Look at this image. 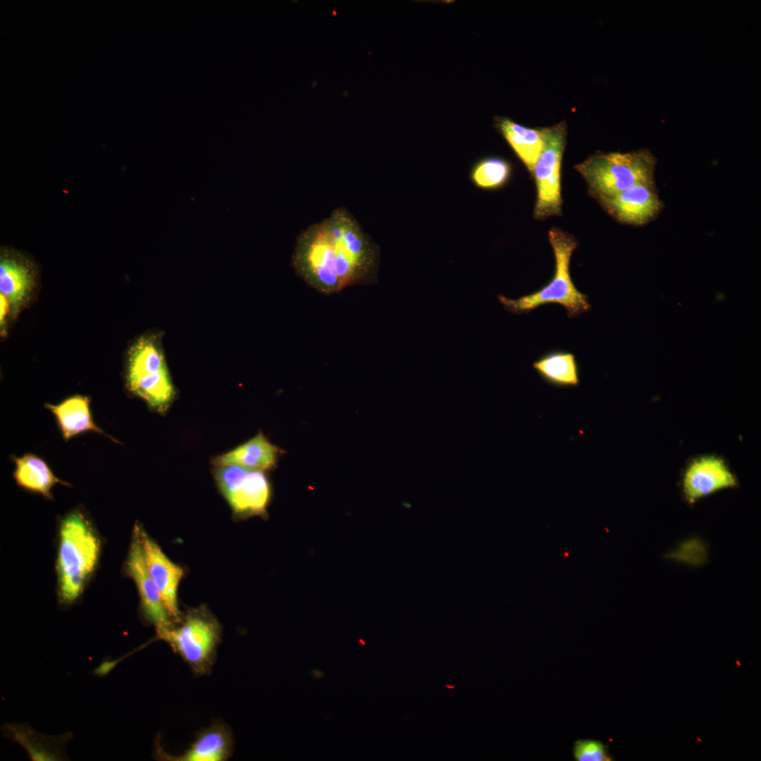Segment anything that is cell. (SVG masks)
<instances>
[{
    "label": "cell",
    "instance_id": "cell-1",
    "mask_svg": "<svg viewBox=\"0 0 761 761\" xmlns=\"http://www.w3.org/2000/svg\"><path fill=\"white\" fill-rule=\"evenodd\" d=\"M380 247L345 207L314 223L297 235L291 266L317 292L333 295L356 285L378 282Z\"/></svg>",
    "mask_w": 761,
    "mask_h": 761
},
{
    "label": "cell",
    "instance_id": "cell-2",
    "mask_svg": "<svg viewBox=\"0 0 761 761\" xmlns=\"http://www.w3.org/2000/svg\"><path fill=\"white\" fill-rule=\"evenodd\" d=\"M56 571L58 597L69 605L81 595L99 562L101 542L90 521L81 509H74L61 520Z\"/></svg>",
    "mask_w": 761,
    "mask_h": 761
},
{
    "label": "cell",
    "instance_id": "cell-3",
    "mask_svg": "<svg viewBox=\"0 0 761 761\" xmlns=\"http://www.w3.org/2000/svg\"><path fill=\"white\" fill-rule=\"evenodd\" d=\"M161 331L145 332L129 345L123 378L127 391L151 410L163 414L177 395L162 343Z\"/></svg>",
    "mask_w": 761,
    "mask_h": 761
},
{
    "label": "cell",
    "instance_id": "cell-4",
    "mask_svg": "<svg viewBox=\"0 0 761 761\" xmlns=\"http://www.w3.org/2000/svg\"><path fill=\"white\" fill-rule=\"evenodd\" d=\"M548 239L555 256L552 277L541 288L517 299L499 295L497 299L506 311L521 315L540 306L553 304L562 305L571 318L590 310L588 297L576 288L570 274L571 257L579 246L578 241L571 235L556 228L549 230Z\"/></svg>",
    "mask_w": 761,
    "mask_h": 761
},
{
    "label": "cell",
    "instance_id": "cell-5",
    "mask_svg": "<svg viewBox=\"0 0 761 761\" xmlns=\"http://www.w3.org/2000/svg\"><path fill=\"white\" fill-rule=\"evenodd\" d=\"M655 159L648 150L600 153L575 166L598 200L608 198L640 183L652 182Z\"/></svg>",
    "mask_w": 761,
    "mask_h": 761
},
{
    "label": "cell",
    "instance_id": "cell-6",
    "mask_svg": "<svg viewBox=\"0 0 761 761\" xmlns=\"http://www.w3.org/2000/svg\"><path fill=\"white\" fill-rule=\"evenodd\" d=\"M221 634L217 619L205 607H199L189 610L178 626L159 639L166 641L195 675L202 676L211 670Z\"/></svg>",
    "mask_w": 761,
    "mask_h": 761
},
{
    "label": "cell",
    "instance_id": "cell-7",
    "mask_svg": "<svg viewBox=\"0 0 761 761\" xmlns=\"http://www.w3.org/2000/svg\"><path fill=\"white\" fill-rule=\"evenodd\" d=\"M540 130L543 148L532 173L537 192L533 216L538 220L562 214L561 163L566 142L564 122Z\"/></svg>",
    "mask_w": 761,
    "mask_h": 761
},
{
    "label": "cell",
    "instance_id": "cell-8",
    "mask_svg": "<svg viewBox=\"0 0 761 761\" xmlns=\"http://www.w3.org/2000/svg\"><path fill=\"white\" fill-rule=\"evenodd\" d=\"M214 478L235 515L246 517L266 512L271 490L264 471L219 465L214 470Z\"/></svg>",
    "mask_w": 761,
    "mask_h": 761
},
{
    "label": "cell",
    "instance_id": "cell-9",
    "mask_svg": "<svg viewBox=\"0 0 761 761\" xmlns=\"http://www.w3.org/2000/svg\"><path fill=\"white\" fill-rule=\"evenodd\" d=\"M126 571L137 589L143 616L154 626L159 639L175 624L164 606L156 585L147 571L140 538L135 528L126 560Z\"/></svg>",
    "mask_w": 761,
    "mask_h": 761
},
{
    "label": "cell",
    "instance_id": "cell-10",
    "mask_svg": "<svg viewBox=\"0 0 761 761\" xmlns=\"http://www.w3.org/2000/svg\"><path fill=\"white\" fill-rule=\"evenodd\" d=\"M135 528L140 538L147 571L160 592L171 619L174 623H179L182 614L178 607V590L183 576V569L165 555L140 525H135Z\"/></svg>",
    "mask_w": 761,
    "mask_h": 761
},
{
    "label": "cell",
    "instance_id": "cell-11",
    "mask_svg": "<svg viewBox=\"0 0 761 761\" xmlns=\"http://www.w3.org/2000/svg\"><path fill=\"white\" fill-rule=\"evenodd\" d=\"M737 485V478L724 460L714 455L694 459L687 466L681 480L682 494L690 505L721 490Z\"/></svg>",
    "mask_w": 761,
    "mask_h": 761
},
{
    "label": "cell",
    "instance_id": "cell-12",
    "mask_svg": "<svg viewBox=\"0 0 761 761\" xmlns=\"http://www.w3.org/2000/svg\"><path fill=\"white\" fill-rule=\"evenodd\" d=\"M35 288L36 273L32 264L17 252L1 251L0 294L9 302L11 319L30 303Z\"/></svg>",
    "mask_w": 761,
    "mask_h": 761
},
{
    "label": "cell",
    "instance_id": "cell-13",
    "mask_svg": "<svg viewBox=\"0 0 761 761\" xmlns=\"http://www.w3.org/2000/svg\"><path fill=\"white\" fill-rule=\"evenodd\" d=\"M652 184V182L640 183L617 195L598 201L618 221L641 225L654 217L662 207Z\"/></svg>",
    "mask_w": 761,
    "mask_h": 761
},
{
    "label": "cell",
    "instance_id": "cell-14",
    "mask_svg": "<svg viewBox=\"0 0 761 761\" xmlns=\"http://www.w3.org/2000/svg\"><path fill=\"white\" fill-rule=\"evenodd\" d=\"M157 757L168 761H225L233 750V738L229 728L216 722L201 731L183 753L172 755L156 746Z\"/></svg>",
    "mask_w": 761,
    "mask_h": 761
},
{
    "label": "cell",
    "instance_id": "cell-15",
    "mask_svg": "<svg viewBox=\"0 0 761 761\" xmlns=\"http://www.w3.org/2000/svg\"><path fill=\"white\" fill-rule=\"evenodd\" d=\"M44 407L55 417L66 441L86 432H94L117 442L96 424L90 409V400L87 396L75 395L58 404L47 403Z\"/></svg>",
    "mask_w": 761,
    "mask_h": 761
},
{
    "label": "cell",
    "instance_id": "cell-16",
    "mask_svg": "<svg viewBox=\"0 0 761 761\" xmlns=\"http://www.w3.org/2000/svg\"><path fill=\"white\" fill-rule=\"evenodd\" d=\"M281 450L259 433L247 442L214 459L216 466L237 465L244 468L268 471L276 467Z\"/></svg>",
    "mask_w": 761,
    "mask_h": 761
},
{
    "label": "cell",
    "instance_id": "cell-17",
    "mask_svg": "<svg viewBox=\"0 0 761 761\" xmlns=\"http://www.w3.org/2000/svg\"><path fill=\"white\" fill-rule=\"evenodd\" d=\"M14 463L13 476L16 483L24 490L37 493L44 498H52L51 490L56 484L70 485L58 478L49 464L33 453L20 457H11Z\"/></svg>",
    "mask_w": 761,
    "mask_h": 761
},
{
    "label": "cell",
    "instance_id": "cell-18",
    "mask_svg": "<svg viewBox=\"0 0 761 761\" xmlns=\"http://www.w3.org/2000/svg\"><path fill=\"white\" fill-rule=\"evenodd\" d=\"M4 735L23 745L32 760H64V747L70 735L51 736L41 734L27 725L16 723L4 725Z\"/></svg>",
    "mask_w": 761,
    "mask_h": 761
},
{
    "label": "cell",
    "instance_id": "cell-19",
    "mask_svg": "<svg viewBox=\"0 0 761 761\" xmlns=\"http://www.w3.org/2000/svg\"><path fill=\"white\" fill-rule=\"evenodd\" d=\"M495 127L532 175L543 148L541 130L523 126L505 117L495 118Z\"/></svg>",
    "mask_w": 761,
    "mask_h": 761
},
{
    "label": "cell",
    "instance_id": "cell-20",
    "mask_svg": "<svg viewBox=\"0 0 761 761\" xmlns=\"http://www.w3.org/2000/svg\"><path fill=\"white\" fill-rule=\"evenodd\" d=\"M532 367L539 377L556 388H574L580 384L579 366L574 354L563 350H551L543 354Z\"/></svg>",
    "mask_w": 761,
    "mask_h": 761
},
{
    "label": "cell",
    "instance_id": "cell-21",
    "mask_svg": "<svg viewBox=\"0 0 761 761\" xmlns=\"http://www.w3.org/2000/svg\"><path fill=\"white\" fill-rule=\"evenodd\" d=\"M512 173V165L508 161L497 156H487L477 160L471 166L469 176L477 188L496 190L508 183Z\"/></svg>",
    "mask_w": 761,
    "mask_h": 761
},
{
    "label": "cell",
    "instance_id": "cell-22",
    "mask_svg": "<svg viewBox=\"0 0 761 761\" xmlns=\"http://www.w3.org/2000/svg\"><path fill=\"white\" fill-rule=\"evenodd\" d=\"M574 760L576 761H610L612 757L607 745L600 741L579 739L573 748Z\"/></svg>",
    "mask_w": 761,
    "mask_h": 761
},
{
    "label": "cell",
    "instance_id": "cell-23",
    "mask_svg": "<svg viewBox=\"0 0 761 761\" xmlns=\"http://www.w3.org/2000/svg\"><path fill=\"white\" fill-rule=\"evenodd\" d=\"M8 317L11 318V310L6 298L0 294V328L2 335L6 333V323Z\"/></svg>",
    "mask_w": 761,
    "mask_h": 761
},
{
    "label": "cell",
    "instance_id": "cell-24",
    "mask_svg": "<svg viewBox=\"0 0 761 761\" xmlns=\"http://www.w3.org/2000/svg\"><path fill=\"white\" fill-rule=\"evenodd\" d=\"M447 686L448 688H453V687H454V686H448V685H447Z\"/></svg>",
    "mask_w": 761,
    "mask_h": 761
}]
</instances>
